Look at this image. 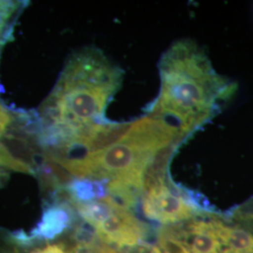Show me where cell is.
<instances>
[{
	"label": "cell",
	"mask_w": 253,
	"mask_h": 253,
	"mask_svg": "<svg viewBox=\"0 0 253 253\" xmlns=\"http://www.w3.org/2000/svg\"><path fill=\"white\" fill-rule=\"evenodd\" d=\"M73 208L68 201L55 203L46 208L41 221L29 237L34 242L51 241L69 230L73 222Z\"/></svg>",
	"instance_id": "8992f818"
},
{
	"label": "cell",
	"mask_w": 253,
	"mask_h": 253,
	"mask_svg": "<svg viewBox=\"0 0 253 253\" xmlns=\"http://www.w3.org/2000/svg\"><path fill=\"white\" fill-rule=\"evenodd\" d=\"M141 206L145 217L164 225L204 216L199 204L190 192L176 186L170 178L143 192Z\"/></svg>",
	"instance_id": "5b68a950"
},
{
	"label": "cell",
	"mask_w": 253,
	"mask_h": 253,
	"mask_svg": "<svg viewBox=\"0 0 253 253\" xmlns=\"http://www.w3.org/2000/svg\"><path fill=\"white\" fill-rule=\"evenodd\" d=\"M217 231L223 253H253V233L240 225H229L217 219Z\"/></svg>",
	"instance_id": "52a82bcc"
},
{
	"label": "cell",
	"mask_w": 253,
	"mask_h": 253,
	"mask_svg": "<svg viewBox=\"0 0 253 253\" xmlns=\"http://www.w3.org/2000/svg\"><path fill=\"white\" fill-rule=\"evenodd\" d=\"M122 71L95 48L73 54L41 107L47 125L81 129L101 118L117 93Z\"/></svg>",
	"instance_id": "7a4b0ae2"
},
{
	"label": "cell",
	"mask_w": 253,
	"mask_h": 253,
	"mask_svg": "<svg viewBox=\"0 0 253 253\" xmlns=\"http://www.w3.org/2000/svg\"><path fill=\"white\" fill-rule=\"evenodd\" d=\"M97 253H120L118 251L114 250L113 248H110V247H106V246H101L100 248V250L98 251Z\"/></svg>",
	"instance_id": "30bf717a"
},
{
	"label": "cell",
	"mask_w": 253,
	"mask_h": 253,
	"mask_svg": "<svg viewBox=\"0 0 253 253\" xmlns=\"http://www.w3.org/2000/svg\"><path fill=\"white\" fill-rule=\"evenodd\" d=\"M7 239L9 249L1 251L2 253H73L75 247L65 242H59L27 251V246L20 243L11 234L7 236Z\"/></svg>",
	"instance_id": "ba28073f"
},
{
	"label": "cell",
	"mask_w": 253,
	"mask_h": 253,
	"mask_svg": "<svg viewBox=\"0 0 253 253\" xmlns=\"http://www.w3.org/2000/svg\"><path fill=\"white\" fill-rule=\"evenodd\" d=\"M188 139L162 118L147 115L134 120L126 138L107 149L78 159H54L73 176L82 179H122L142 189L145 168L164 146Z\"/></svg>",
	"instance_id": "3957f363"
},
{
	"label": "cell",
	"mask_w": 253,
	"mask_h": 253,
	"mask_svg": "<svg viewBox=\"0 0 253 253\" xmlns=\"http://www.w3.org/2000/svg\"><path fill=\"white\" fill-rule=\"evenodd\" d=\"M20 8L19 2L0 1V43L9 35L11 21Z\"/></svg>",
	"instance_id": "9c48e42d"
},
{
	"label": "cell",
	"mask_w": 253,
	"mask_h": 253,
	"mask_svg": "<svg viewBox=\"0 0 253 253\" xmlns=\"http://www.w3.org/2000/svg\"><path fill=\"white\" fill-rule=\"evenodd\" d=\"M161 90L148 115L162 118L189 138L222 110L236 84L214 70L195 42H175L159 63Z\"/></svg>",
	"instance_id": "6da1fadb"
},
{
	"label": "cell",
	"mask_w": 253,
	"mask_h": 253,
	"mask_svg": "<svg viewBox=\"0 0 253 253\" xmlns=\"http://www.w3.org/2000/svg\"><path fill=\"white\" fill-rule=\"evenodd\" d=\"M7 175H8V174H7V172H6V170L0 168V184L2 183V180H3Z\"/></svg>",
	"instance_id": "8fae6325"
},
{
	"label": "cell",
	"mask_w": 253,
	"mask_h": 253,
	"mask_svg": "<svg viewBox=\"0 0 253 253\" xmlns=\"http://www.w3.org/2000/svg\"><path fill=\"white\" fill-rule=\"evenodd\" d=\"M163 253L158 248H157V246H154V247H151V250H150V253Z\"/></svg>",
	"instance_id": "7c38bea8"
},
{
	"label": "cell",
	"mask_w": 253,
	"mask_h": 253,
	"mask_svg": "<svg viewBox=\"0 0 253 253\" xmlns=\"http://www.w3.org/2000/svg\"><path fill=\"white\" fill-rule=\"evenodd\" d=\"M78 215L92 228L97 236L106 244L123 251H129L144 244L148 235V227L126 208L104 198L78 203Z\"/></svg>",
	"instance_id": "277c9868"
}]
</instances>
